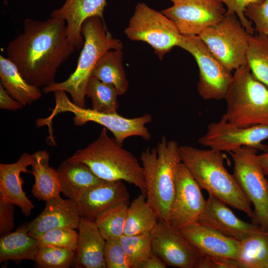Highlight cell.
<instances>
[{"instance_id":"obj_1","label":"cell","mask_w":268,"mask_h":268,"mask_svg":"<svg viewBox=\"0 0 268 268\" xmlns=\"http://www.w3.org/2000/svg\"><path fill=\"white\" fill-rule=\"evenodd\" d=\"M67 34L66 22L52 17L23 21V31L8 44L7 58L24 78L38 88L55 82L59 67L76 50Z\"/></svg>"},{"instance_id":"obj_2","label":"cell","mask_w":268,"mask_h":268,"mask_svg":"<svg viewBox=\"0 0 268 268\" xmlns=\"http://www.w3.org/2000/svg\"><path fill=\"white\" fill-rule=\"evenodd\" d=\"M182 162L188 169L201 189L228 206L245 213L253 221L255 215L251 203L244 195L233 174L224 165L222 152L211 148L179 146Z\"/></svg>"},{"instance_id":"obj_3","label":"cell","mask_w":268,"mask_h":268,"mask_svg":"<svg viewBox=\"0 0 268 268\" xmlns=\"http://www.w3.org/2000/svg\"><path fill=\"white\" fill-rule=\"evenodd\" d=\"M107 130L104 127L96 140L67 159L85 164L102 180L125 181L146 194L142 166L132 153L108 136Z\"/></svg>"},{"instance_id":"obj_4","label":"cell","mask_w":268,"mask_h":268,"mask_svg":"<svg viewBox=\"0 0 268 268\" xmlns=\"http://www.w3.org/2000/svg\"><path fill=\"white\" fill-rule=\"evenodd\" d=\"M177 141L163 136L156 148H147L140 155L145 179L146 200L159 218L169 224L176 177L182 162Z\"/></svg>"},{"instance_id":"obj_5","label":"cell","mask_w":268,"mask_h":268,"mask_svg":"<svg viewBox=\"0 0 268 268\" xmlns=\"http://www.w3.org/2000/svg\"><path fill=\"white\" fill-rule=\"evenodd\" d=\"M81 32L84 38L75 70L65 81L44 87L45 93L63 91L69 93L76 105L86 107V88L93 69L100 57L110 50H122V42L113 38L108 31L104 20L98 16L85 19Z\"/></svg>"},{"instance_id":"obj_6","label":"cell","mask_w":268,"mask_h":268,"mask_svg":"<svg viewBox=\"0 0 268 268\" xmlns=\"http://www.w3.org/2000/svg\"><path fill=\"white\" fill-rule=\"evenodd\" d=\"M222 116L241 127L268 125V87L252 74L247 64L235 70L225 97Z\"/></svg>"},{"instance_id":"obj_7","label":"cell","mask_w":268,"mask_h":268,"mask_svg":"<svg viewBox=\"0 0 268 268\" xmlns=\"http://www.w3.org/2000/svg\"><path fill=\"white\" fill-rule=\"evenodd\" d=\"M55 107L51 110L50 115L37 121L39 127L47 125L49 131L52 132L53 119L61 113L69 112L74 115L73 123L76 126H82L87 122H94L109 130L117 141L123 145L127 138L137 136L145 140L151 138V134L146 125L150 123L152 117L150 114H145L134 118H127L118 113H105L92 109L80 107L67 97L66 92L58 91L54 92Z\"/></svg>"},{"instance_id":"obj_8","label":"cell","mask_w":268,"mask_h":268,"mask_svg":"<svg viewBox=\"0 0 268 268\" xmlns=\"http://www.w3.org/2000/svg\"><path fill=\"white\" fill-rule=\"evenodd\" d=\"M125 34L131 41L147 43L160 60L178 46L181 36L172 20L143 2L136 4Z\"/></svg>"},{"instance_id":"obj_9","label":"cell","mask_w":268,"mask_h":268,"mask_svg":"<svg viewBox=\"0 0 268 268\" xmlns=\"http://www.w3.org/2000/svg\"><path fill=\"white\" fill-rule=\"evenodd\" d=\"M228 153L233 161V175L254 207L253 223L268 231V180L257 162V150L243 146Z\"/></svg>"},{"instance_id":"obj_10","label":"cell","mask_w":268,"mask_h":268,"mask_svg":"<svg viewBox=\"0 0 268 268\" xmlns=\"http://www.w3.org/2000/svg\"><path fill=\"white\" fill-rule=\"evenodd\" d=\"M250 34L234 13H225L218 23L199 36L212 53L230 71L247 64Z\"/></svg>"},{"instance_id":"obj_11","label":"cell","mask_w":268,"mask_h":268,"mask_svg":"<svg viewBox=\"0 0 268 268\" xmlns=\"http://www.w3.org/2000/svg\"><path fill=\"white\" fill-rule=\"evenodd\" d=\"M178 47L190 53L199 69L197 90L204 100L224 99L232 74L198 35L181 36Z\"/></svg>"},{"instance_id":"obj_12","label":"cell","mask_w":268,"mask_h":268,"mask_svg":"<svg viewBox=\"0 0 268 268\" xmlns=\"http://www.w3.org/2000/svg\"><path fill=\"white\" fill-rule=\"evenodd\" d=\"M268 139V125L241 127L227 121L222 117L220 120L210 123L206 133L198 142L209 148L227 152L243 146L265 151L267 145L263 141Z\"/></svg>"},{"instance_id":"obj_13","label":"cell","mask_w":268,"mask_h":268,"mask_svg":"<svg viewBox=\"0 0 268 268\" xmlns=\"http://www.w3.org/2000/svg\"><path fill=\"white\" fill-rule=\"evenodd\" d=\"M153 253L167 266L197 268L204 256L179 231L159 219L151 232Z\"/></svg>"},{"instance_id":"obj_14","label":"cell","mask_w":268,"mask_h":268,"mask_svg":"<svg viewBox=\"0 0 268 268\" xmlns=\"http://www.w3.org/2000/svg\"><path fill=\"white\" fill-rule=\"evenodd\" d=\"M161 12L175 23L182 35L199 36L220 21L226 9L219 0H185Z\"/></svg>"},{"instance_id":"obj_15","label":"cell","mask_w":268,"mask_h":268,"mask_svg":"<svg viewBox=\"0 0 268 268\" xmlns=\"http://www.w3.org/2000/svg\"><path fill=\"white\" fill-rule=\"evenodd\" d=\"M201 188L188 169L182 162L176 177L175 193L169 213V224L180 230L195 222L206 202Z\"/></svg>"},{"instance_id":"obj_16","label":"cell","mask_w":268,"mask_h":268,"mask_svg":"<svg viewBox=\"0 0 268 268\" xmlns=\"http://www.w3.org/2000/svg\"><path fill=\"white\" fill-rule=\"evenodd\" d=\"M225 203L208 194L197 222L239 241L262 229L255 223L238 217Z\"/></svg>"},{"instance_id":"obj_17","label":"cell","mask_w":268,"mask_h":268,"mask_svg":"<svg viewBox=\"0 0 268 268\" xmlns=\"http://www.w3.org/2000/svg\"><path fill=\"white\" fill-rule=\"evenodd\" d=\"M130 198L123 181L103 180L88 188L76 203L81 217L95 221L108 209L121 203H129Z\"/></svg>"},{"instance_id":"obj_18","label":"cell","mask_w":268,"mask_h":268,"mask_svg":"<svg viewBox=\"0 0 268 268\" xmlns=\"http://www.w3.org/2000/svg\"><path fill=\"white\" fill-rule=\"evenodd\" d=\"M41 213L28 223L29 234L38 238L52 229L68 227L77 229L81 217L76 201L60 196L46 201Z\"/></svg>"},{"instance_id":"obj_19","label":"cell","mask_w":268,"mask_h":268,"mask_svg":"<svg viewBox=\"0 0 268 268\" xmlns=\"http://www.w3.org/2000/svg\"><path fill=\"white\" fill-rule=\"evenodd\" d=\"M179 231L204 256L237 260L240 241L198 222L191 223Z\"/></svg>"},{"instance_id":"obj_20","label":"cell","mask_w":268,"mask_h":268,"mask_svg":"<svg viewBox=\"0 0 268 268\" xmlns=\"http://www.w3.org/2000/svg\"><path fill=\"white\" fill-rule=\"evenodd\" d=\"M106 5L107 0H66L61 7L52 10L50 17L65 21L68 39L76 49L80 50L84 44L81 32L83 21L93 16L104 20Z\"/></svg>"},{"instance_id":"obj_21","label":"cell","mask_w":268,"mask_h":268,"mask_svg":"<svg viewBox=\"0 0 268 268\" xmlns=\"http://www.w3.org/2000/svg\"><path fill=\"white\" fill-rule=\"evenodd\" d=\"M33 162V154L24 153L15 162L0 164V200L18 206L26 216L34 206L22 189L20 174L29 172L27 168Z\"/></svg>"},{"instance_id":"obj_22","label":"cell","mask_w":268,"mask_h":268,"mask_svg":"<svg viewBox=\"0 0 268 268\" xmlns=\"http://www.w3.org/2000/svg\"><path fill=\"white\" fill-rule=\"evenodd\" d=\"M73 265L78 268H106L104 258L106 240L95 221L81 217Z\"/></svg>"},{"instance_id":"obj_23","label":"cell","mask_w":268,"mask_h":268,"mask_svg":"<svg viewBox=\"0 0 268 268\" xmlns=\"http://www.w3.org/2000/svg\"><path fill=\"white\" fill-rule=\"evenodd\" d=\"M56 170L61 181V193L67 198L75 201L88 188L103 180L82 162L67 159L61 163Z\"/></svg>"},{"instance_id":"obj_24","label":"cell","mask_w":268,"mask_h":268,"mask_svg":"<svg viewBox=\"0 0 268 268\" xmlns=\"http://www.w3.org/2000/svg\"><path fill=\"white\" fill-rule=\"evenodd\" d=\"M32 174L34 183L31 192L37 199L46 201L60 196L61 184L56 170L49 164L50 155L46 150H38L33 153Z\"/></svg>"},{"instance_id":"obj_25","label":"cell","mask_w":268,"mask_h":268,"mask_svg":"<svg viewBox=\"0 0 268 268\" xmlns=\"http://www.w3.org/2000/svg\"><path fill=\"white\" fill-rule=\"evenodd\" d=\"M0 84L6 92L23 106L31 105L42 95L40 88L29 83L15 65L1 55H0Z\"/></svg>"},{"instance_id":"obj_26","label":"cell","mask_w":268,"mask_h":268,"mask_svg":"<svg viewBox=\"0 0 268 268\" xmlns=\"http://www.w3.org/2000/svg\"><path fill=\"white\" fill-rule=\"evenodd\" d=\"M38 248L37 239L28 233V223L0 239V263L8 260H34Z\"/></svg>"},{"instance_id":"obj_27","label":"cell","mask_w":268,"mask_h":268,"mask_svg":"<svg viewBox=\"0 0 268 268\" xmlns=\"http://www.w3.org/2000/svg\"><path fill=\"white\" fill-rule=\"evenodd\" d=\"M123 56L122 50L107 51L99 59L91 74V76L114 86L119 95L127 92L129 85L123 66Z\"/></svg>"},{"instance_id":"obj_28","label":"cell","mask_w":268,"mask_h":268,"mask_svg":"<svg viewBox=\"0 0 268 268\" xmlns=\"http://www.w3.org/2000/svg\"><path fill=\"white\" fill-rule=\"evenodd\" d=\"M159 220L157 213L147 201L146 195L141 193L128 206L124 235L151 233Z\"/></svg>"},{"instance_id":"obj_29","label":"cell","mask_w":268,"mask_h":268,"mask_svg":"<svg viewBox=\"0 0 268 268\" xmlns=\"http://www.w3.org/2000/svg\"><path fill=\"white\" fill-rule=\"evenodd\" d=\"M240 241L242 268H268V231L261 229Z\"/></svg>"},{"instance_id":"obj_30","label":"cell","mask_w":268,"mask_h":268,"mask_svg":"<svg viewBox=\"0 0 268 268\" xmlns=\"http://www.w3.org/2000/svg\"><path fill=\"white\" fill-rule=\"evenodd\" d=\"M246 59L253 76L268 87V36L250 34Z\"/></svg>"},{"instance_id":"obj_31","label":"cell","mask_w":268,"mask_h":268,"mask_svg":"<svg viewBox=\"0 0 268 268\" xmlns=\"http://www.w3.org/2000/svg\"><path fill=\"white\" fill-rule=\"evenodd\" d=\"M86 94L91 100V109L105 113H117L119 104L118 93L114 86L91 76L88 81Z\"/></svg>"},{"instance_id":"obj_32","label":"cell","mask_w":268,"mask_h":268,"mask_svg":"<svg viewBox=\"0 0 268 268\" xmlns=\"http://www.w3.org/2000/svg\"><path fill=\"white\" fill-rule=\"evenodd\" d=\"M129 203L113 206L101 213L95 220L105 240L119 239L124 235L127 212Z\"/></svg>"},{"instance_id":"obj_33","label":"cell","mask_w":268,"mask_h":268,"mask_svg":"<svg viewBox=\"0 0 268 268\" xmlns=\"http://www.w3.org/2000/svg\"><path fill=\"white\" fill-rule=\"evenodd\" d=\"M152 233L122 236L119 240L130 261L131 268L139 266L153 254Z\"/></svg>"},{"instance_id":"obj_34","label":"cell","mask_w":268,"mask_h":268,"mask_svg":"<svg viewBox=\"0 0 268 268\" xmlns=\"http://www.w3.org/2000/svg\"><path fill=\"white\" fill-rule=\"evenodd\" d=\"M75 251L53 246L38 247L34 261L42 268H68L72 266Z\"/></svg>"},{"instance_id":"obj_35","label":"cell","mask_w":268,"mask_h":268,"mask_svg":"<svg viewBox=\"0 0 268 268\" xmlns=\"http://www.w3.org/2000/svg\"><path fill=\"white\" fill-rule=\"evenodd\" d=\"M78 236L75 229L63 227L48 231L37 239L38 247L53 246L75 251Z\"/></svg>"},{"instance_id":"obj_36","label":"cell","mask_w":268,"mask_h":268,"mask_svg":"<svg viewBox=\"0 0 268 268\" xmlns=\"http://www.w3.org/2000/svg\"><path fill=\"white\" fill-rule=\"evenodd\" d=\"M104 258L106 268H131L119 239L106 240Z\"/></svg>"},{"instance_id":"obj_37","label":"cell","mask_w":268,"mask_h":268,"mask_svg":"<svg viewBox=\"0 0 268 268\" xmlns=\"http://www.w3.org/2000/svg\"><path fill=\"white\" fill-rule=\"evenodd\" d=\"M244 15L254 23L257 33L268 36V0L247 6Z\"/></svg>"},{"instance_id":"obj_38","label":"cell","mask_w":268,"mask_h":268,"mask_svg":"<svg viewBox=\"0 0 268 268\" xmlns=\"http://www.w3.org/2000/svg\"><path fill=\"white\" fill-rule=\"evenodd\" d=\"M226 6V13H234L245 27L247 31L251 35L255 32L253 27V22L249 20L244 15L245 8L252 4H260L265 0H219Z\"/></svg>"},{"instance_id":"obj_39","label":"cell","mask_w":268,"mask_h":268,"mask_svg":"<svg viewBox=\"0 0 268 268\" xmlns=\"http://www.w3.org/2000/svg\"><path fill=\"white\" fill-rule=\"evenodd\" d=\"M12 203L0 200V234L10 232L14 226V206Z\"/></svg>"},{"instance_id":"obj_40","label":"cell","mask_w":268,"mask_h":268,"mask_svg":"<svg viewBox=\"0 0 268 268\" xmlns=\"http://www.w3.org/2000/svg\"><path fill=\"white\" fill-rule=\"evenodd\" d=\"M23 105L12 97L0 84V108L9 111H17Z\"/></svg>"},{"instance_id":"obj_41","label":"cell","mask_w":268,"mask_h":268,"mask_svg":"<svg viewBox=\"0 0 268 268\" xmlns=\"http://www.w3.org/2000/svg\"><path fill=\"white\" fill-rule=\"evenodd\" d=\"M166 266L159 257L153 253L139 266L138 268H166Z\"/></svg>"},{"instance_id":"obj_42","label":"cell","mask_w":268,"mask_h":268,"mask_svg":"<svg viewBox=\"0 0 268 268\" xmlns=\"http://www.w3.org/2000/svg\"><path fill=\"white\" fill-rule=\"evenodd\" d=\"M257 160L264 174L268 177V144L266 150L257 154Z\"/></svg>"},{"instance_id":"obj_43","label":"cell","mask_w":268,"mask_h":268,"mask_svg":"<svg viewBox=\"0 0 268 268\" xmlns=\"http://www.w3.org/2000/svg\"><path fill=\"white\" fill-rule=\"evenodd\" d=\"M173 4H178L182 3L185 0H170Z\"/></svg>"}]
</instances>
